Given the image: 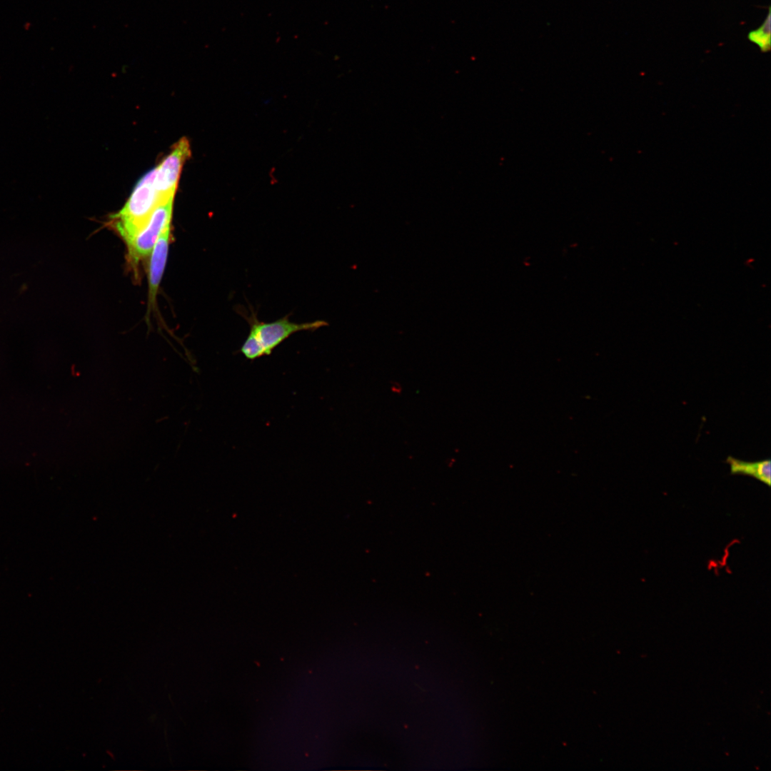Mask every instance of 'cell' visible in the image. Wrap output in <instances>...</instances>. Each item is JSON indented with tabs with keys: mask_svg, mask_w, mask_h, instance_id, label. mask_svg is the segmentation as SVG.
I'll list each match as a JSON object with an SVG mask.
<instances>
[{
	"mask_svg": "<svg viewBox=\"0 0 771 771\" xmlns=\"http://www.w3.org/2000/svg\"><path fill=\"white\" fill-rule=\"evenodd\" d=\"M770 18V8L769 7L767 16L762 24L747 35L750 41L756 44L763 53L768 52L771 49Z\"/></svg>",
	"mask_w": 771,
	"mask_h": 771,
	"instance_id": "cell-7",
	"label": "cell"
},
{
	"mask_svg": "<svg viewBox=\"0 0 771 771\" xmlns=\"http://www.w3.org/2000/svg\"><path fill=\"white\" fill-rule=\"evenodd\" d=\"M726 462L730 465L731 474L749 475L770 486L771 461L770 459L748 462L728 456Z\"/></svg>",
	"mask_w": 771,
	"mask_h": 771,
	"instance_id": "cell-6",
	"label": "cell"
},
{
	"mask_svg": "<svg viewBox=\"0 0 771 771\" xmlns=\"http://www.w3.org/2000/svg\"><path fill=\"white\" fill-rule=\"evenodd\" d=\"M173 201V198L158 204L143 226L126 243L133 263L151 254L163 230L171 225Z\"/></svg>",
	"mask_w": 771,
	"mask_h": 771,
	"instance_id": "cell-3",
	"label": "cell"
},
{
	"mask_svg": "<svg viewBox=\"0 0 771 771\" xmlns=\"http://www.w3.org/2000/svg\"><path fill=\"white\" fill-rule=\"evenodd\" d=\"M156 172L154 168L140 178L124 207L111 217L113 226L126 243L162 203L154 186Z\"/></svg>",
	"mask_w": 771,
	"mask_h": 771,
	"instance_id": "cell-2",
	"label": "cell"
},
{
	"mask_svg": "<svg viewBox=\"0 0 771 771\" xmlns=\"http://www.w3.org/2000/svg\"><path fill=\"white\" fill-rule=\"evenodd\" d=\"M191 154L188 139L181 138L156 167L154 186L161 203L173 198L183 165Z\"/></svg>",
	"mask_w": 771,
	"mask_h": 771,
	"instance_id": "cell-4",
	"label": "cell"
},
{
	"mask_svg": "<svg viewBox=\"0 0 771 771\" xmlns=\"http://www.w3.org/2000/svg\"><path fill=\"white\" fill-rule=\"evenodd\" d=\"M235 310L249 324V334L241 348V352L248 360L270 355L274 348L297 332L314 331L328 325L323 320L300 323L292 322L289 320L290 314L266 323L259 321L257 313L250 304V313L240 305Z\"/></svg>",
	"mask_w": 771,
	"mask_h": 771,
	"instance_id": "cell-1",
	"label": "cell"
},
{
	"mask_svg": "<svg viewBox=\"0 0 771 771\" xmlns=\"http://www.w3.org/2000/svg\"><path fill=\"white\" fill-rule=\"evenodd\" d=\"M171 225L166 227L158 238L150 254L148 267V303L154 306L166 263Z\"/></svg>",
	"mask_w": 771,
	"mask_h": 771,
	"instance_id": "cell-5",
	"label": "cell"
}]
</instances>
